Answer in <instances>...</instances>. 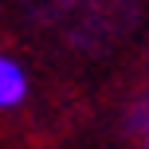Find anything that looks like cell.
Listing matches in <instances>:
<instances>
[{
	"label": "cell",
	"mask_w": 149,
	"mask_h": 149,
	"mask_svg": "<svg viewBox=\"0 0 149 149\" xmlns=\"http://www.w3.org/2000/svg\"><path fill=\"white\" fill-rule=\"evenodd\" d=\"M28 98V74L16 59L0 55V110H12Z\"/></svg>",
	"instance_id": "obj_1"
}]
</instances>
